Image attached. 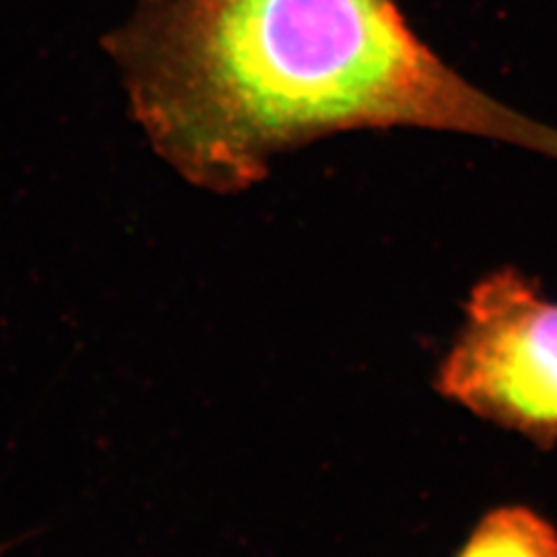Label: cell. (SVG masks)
Here are the masks:
<instances>
[{
    "label": "cell",
    "mask_w": 557,
    "mask_h": 557,
    "mask_svg": "<svg viewBox=\"0 0 557 557\" xmlns=\"http://www.w3.org/2000/svg\"><path fill=\"white\" fill-rule=\"evenodd\" d=\"M440 397L537 448L557 444V301L517 269L481 278L434 376Z\"/></svg>",
    "instance_id": "7a4b0ae2"
},
{
    "label": "cell",
    "mask_w": 557,
    "mask_h": 557,
    "mask_svg": "<svg viewBox=\"0 0 557 557\" xmlns=\"http://www.w3.org/2000/svg\"><path fill=\"white\" fill-rule=\"evenodd\" d=\"M455 557H557V527L524 504H502L479 518Z\"/></svg>",
    "instance_id": "3957f363"
},
{
    "label": "cell",
    "mask_w": 557,
    "mask_h": 557,
    "mask_svg": "<svg viewBox=\"0 0 557 557\" xmlns=\"http://www.w3.org/2000/svg\"><path fill=\"white\" fill-rule=\"evenodd\" d=\"M103 46L133 119L176 174L234 195L351 128L419 126L557 160V131L462 79L395 0H140Z\"/></svg>",
    "instance_id": "6da1fadb"
}]
</instances>
